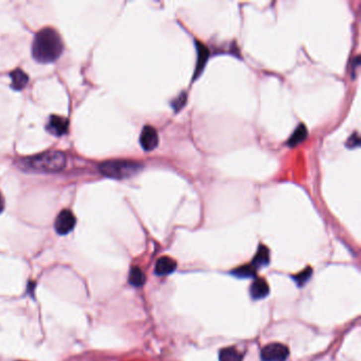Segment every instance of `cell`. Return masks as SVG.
Returning <instances> with one entry per match:
<instances>
[{
  "label": "cell",
  "instance_id": "8fae6325",
  "mask_svg": "<svg viewBox=\"0 0 361 361\" xmlns=\"http://www.w3.org/2000/svg\"><path fill=\"white\" fill-rule=\"evenodd\" d=\"M11 87L14 90H21L25 88L29 82V76L27 73H25L21 69H15L11 72Z\"/></svg>",
  "mask_w": 361,
  "mask_h": 361
},
{
  "label": "cell",
  "instance_id": "277c9868",
  "mask_svg": "<svg viewBox=\"0 0 361 361\" xmlns=\"http://www.w3.org/2000/svg\"><path fill=\"white\" fill-rule=\"evenodd\" d=\"M289 356V350L282 343H270L262 350L263 361H286Z\"/></svg>",
  "mask_w": 361,
  "mask_h": 361
},
{
  "label": "cell",
  "instance_id": "3957f363",
  "mask_svg": "<svg viewBox=\"0 0 361 361\" xmlns=\"http://www.w3.org/2000/svg\"><path fill=\"white\" fill-rule=\"evenodd\" d=\"M143 165L132 160H112L100 164L102 174L114 179H127L142 171Z\"/></svg>",
  "mask_w": 361,
  "mask_h": 361
},
{
  "label": "cell",
  "instance_id": "9c48e42d",
  "mask_svg": "<svg viewBox=\"0 0 361 361\" xmlns=\"http://www.w3.org/2000/svg\"><path fill=\"white\" fill-rule=\"evenodd\" d=\"M250 294L254 300H261L266 298L269 294V286L266 281L262 278L255 279L250 287Z\"/></svg>",
  "mask_w": 361,
  "mask_h": 361
},
{
  "label": "cell",
  "instance_id": "4fadbf2b",
  "mask_svg": "<svg viewBox=\"0 0 361 361\" xmlns=\"http://www.w3.org/2000/svg\"><path fill=\"white\" fill-rule=\"evenodd\" d=\"M306 137H307L306 126L304 124H300L298 127H296V130L293 132V134L290 136V138L288 139V141H287L288 146H290V147L296 146L298 144H300L301 142L305 140Z\"/></svg>",
  "mask_w": 361,
  "mask_h": 361
},
{
  "label": "cell",
  "instance_id": "7a4b0ae2",
  "mask_svg": "<svg viewBox=\"0 0 361 361\" xmlns=\"http://www.w3.org/2000/svg\"><path fill=\"white\" fill-rule=\"evenodd\" d=\"M66 164V156L62 151H50L22 160L23 168L39 173H55L62 171Z\"/></svg>",
  "mask_w": 361,
  "mask_h": 361
},
{
  "label": "cell",
  "instance_id": "9a60e30c",
  "mask_svg": "<svg viewBox=\"0 0 361 361\" xmlns=\"http://www.w3.org/2000/svg\"><path fill=\"white\" fill-rule=\"evenodd\" d=\"M128 282L135 287H141L144 283H145V276H144L143 271L139 267L135 266L130 271Z\"/></svg>",
  "mask_w": 361,
  "mask_h": 361
},
{
  "label": "cell",
  "instance_id": "5bb4252c",
  "mask_svg": "<svg viewBox=\"0 0 361 361\" xmlns=\"http://www.w3.org/2000/svg\"><path fill=\"white\" fill-rule=\"evenodd\" d=\"M243 355L235 348H224L219 352V361H242Z\"/></svg>",
  "mask_w": 361,
  "mask_h": 361
},
{
  "label": "cell",
  "instance_id": "ac0fdd59",
  "mask_svg": "<svg viewBox=\"0 0 361 361\" xmlns=\"http://www.w3.org/2000/svg\"><path fill=\"white\" fill-rule=\"evenodd\" d=\"M186 102H187V94L184 92H182L177 99L173 101L172 106H173L174 110L179 111L184 105H186Z\"/></svg>",
  "mask_w": 361,
  "mask_h": 361
},
{
  "label": "cell",
  "instance_id": "e0dca14e",
  "mask_svg": "<svg viewBox=\"0 0 361 361\" xmlns=\"http://www.w3.org/2000/svg\"><path fill=\"white\" fill-rule=\"evenodd\" d=\"M311 275H312V269L310 267H307L296 276H292V279L295 281V283L298 284V286L301 287L308 282V280L311 278Z\"/></svg>",
  "mask_w": 361,
  "mask_h": 361
},
{
  "label": "cell",
  "instance_id": "ba28073f",
  "mask_svg": "<svg viewBox=\"0 0 361 361\" xmlns=\"http://www.w3.org/2000/svg\"><path fill=\"white\" fill-rule=\"evenodd\" d=\"M176 267H177V264L173 259L168 258V256H162L156 263L155 274L159 277L168 276L176 270Z\"/></svg>",
  "mask_w": 361,
  "mask_h": 361
},
{
  "label": "cell",
  "instance_id": "52a82bcc",
  "mask_svg": "<svg viewBox=\"0 0 361 361\" xmlns=\"http://www.w3.org/2000/svg\"><path fill=\"white\" fill-rule=\"evenodd\" d=\"M68 127L69 122L66 118L61 116H51L46 128L49 134L55 136V137H61V136L67 134Z\"/></svg>",
  "mask_w": 361,
  "mask_h": 361
},
{
  "label": "cell",
  "instance_id": "5b68a950",
  "mask_svg": "<svg viewBox=\"0 0 361 361\" xmlns=\"http://www.w3.org/2000/svg\"><path fill=\"white\" fill-rule=\"evenodd\" d=\"M76 219L75 216L73 215L70 210H63L58 215V217L55 219L54 222V228L55 231L58 232L60 235H66L73 230L75 227Z\"/></svg>",
  "mask_w": 361,
  "mask_h": 361
},
{
  "label": "cell",
  "instance_id": "8992f818",
  "mask_svg": "<svg viewBox=\"0 0 361 361\" xmlns=\"http://www.w3.org/2000/svg\"><path fill=\"white\" fill-rule=\"evenodd\" d=\"M159 137L156 130L151 126H144L140 135V144L144 150L150 151L158 146Z\"/></svg>",
  "mask_w": 361,
  "mask_h": 361
},
{
  "label": "cell",
  "instance_id": "d6986e66",
  "mask_svg": "<svg viewBox=\"0 0 361 361\" xmlns=\"http://www.w3.org/2000/svg\"><path fill=\"white\" fill-rule=\"evenodd\" d=\"M360 145V138L357 133H355L354 135H352L351 137L349 138L348 142H347V146L349 148H356Z\"/></svg>",
  "mask_w": 361,
  "mask_h": 361
},
{
  "label": "cell",
  "instance_id": "6da1fadb",
  "mask_svg": "<svg viewBox=\"0 0 361 361\" xmlns=\"http://www.w3.org/2000/svg\"><path fill=\"white\" fill-rule=\"evenodd\" d=\"M64 50V44L59 32L52 28H44L37 32L32 44V56L42 64L58 60Z\"/></svg>",
  "mask_w": 361,
  "mask_h": 361
},
{
  "label": "cell",
  "instance_id": "2e32d148",
  "mask_svg": "<svg viewBox=\"0 0 361 361\" xmlns=\"http://www.w3.org/2000/svg\"><path fill=\"white\" fill-rule=\"evenodd\" d=\"M255 268L252 265H243V266H239L236 269L231 272L232 275L239 279H249L253 278L255 276Z\"/></svg>",
  "mask_w": 361,
  "mask_h": 361
},
{
  "label": "cell",
  "instance_id": "7c38bea8",
  "mask_svg": "<svg viewBox=\"0 0 361 361\" xmlns=\"http://www.w3.org/2000/svg\"><path fill=\"white\" fill-rule=\"evenodd\" d=\"M196 47H197V65H196V71H195V77H197V75L203 71V69L205 68L206 64L209 60V55H210L209 49L203 43L197 42Z\"/></svg>",
  "mask_w": 361,
  "mask_h": 361
},
{
  "label": "cell",
  "instance_id": "ffe728a7",
  "mask_svg": "<svg viewBox=\"0 0 361 361\" xmlns=\"http://www.w3.org/2000/svg\"><path fill=\"white\" fill-rule=\"evenodd\" d=\"M3 209H4V199L3 196L0 194V213L3 211Z\"/></svg>",
  "mask_w": 361,
  "mask_h": 361
},
{
  "label": "cell",
  "instance_id": "30bf717a",
  "mask_svg": "<svg viewBox=\"0 0 361 361\" xmlns=\"http://www.w3.org/2000/svg\"><path fill=\"white\" fill-rule=\"evenodd\" d=\"M269 263H270L269 249L266 246L260 245L258 248V251H256V254L254 255V258L252 260L251 265L254 268H263L269 265Z\"/></svg>",
  "mask_w": 361,
  "mask_h": 361
}]
</instances>
